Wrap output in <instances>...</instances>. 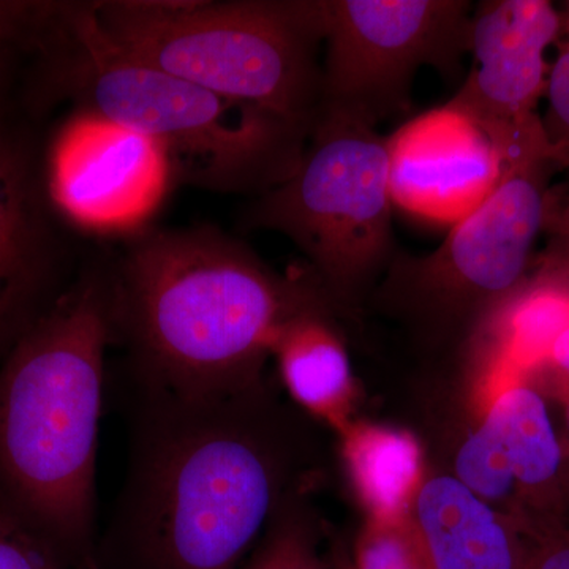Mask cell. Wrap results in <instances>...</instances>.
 <instances>
[{
  "instance_id": "9a60e30c",
  "label": "cell",
  "mask_w": 569,
  "mask_h": 569,
  "mask_svg": "<svg viewBox=\"0 0 569 569\" xmlns=\"http://www.w3.org/2000/svg\"><path fill=\"white\" fill-rule=\"evenodd\" d=\"M326 307L288 320L272 353L291 397L317 417L337 422L351 395L350 361L342 340L325 317Z\"/></svg>"
},
{
  "instance_id": "e0dca14e",
  "label": "cell",
  "mask_w": 569,
  "mask_h": 569,
  "mask_svg": "<svg viewBox=\"0 0 569 569\" xmlns=\"http://www.w3.org/2000/svg\"><path fill=\"white\" fill-rule=\"evenodd\" d=\"M568 328V291L537 288L512 302L501 316L493 365L519 376L548 365L550 350Z\"/></svg>"
},
{
  "instance_id": "603a6c76",
  "label": "cell",
  "mask_w": 569,
  "mask_h": 569,
  "mask_svg": "<svg viewBox=\"0 0 569 569\" xmlns=\"http://www.w3.org/2000/svg\"><path fill=\"white\" fill-rule=\"evenodd\" d=\"M520 569H569V535H557L531 550Z\"/></svg>"
},
{
  "instance_id": "9c48e42d",
  "label": "cell",
  "mask_w": 569,
  "mask_h": 569,
  "mask_svg": "<svg viewBox=\"0 0 569 569\" xmlns=\"http://www.w3.org/2000/svg\"><path fill=\"white\" fill-rule=\"evenodd\" d=\"M552 160L512 164L493 193L426 257L392 258L389 288L430 309L460 310L509 293L522 280L548 217Z\"/></svg>"
},
{
  "instance_id": "44dd1931",
  "label": "cell",
  "mask_w": 569,
  "mask_h": 569,
  "mask_svg": "<svg viewBox=\"0 0 569 569\" xmlns=\"http://www.w3.org/2000/svg\"><path fill=\"white\" fill-rule=\"evenodd\" d=\"M0 569H66L39 539L0 511Z\"/></svg>"
},
{
  "instance_id": "8992f818",
  "label": "cell",
  "mask_w": 569,
  "mask_h": 569,
  "mask_svg": "<svg viewBox=\"0 0 569 569\" xmlns=\"http://www.w3.org/2000/svg\"><path fill=\"white\" fill-rule=\"evenodd\" d=\"M392 206L388 137L320 111L295 173L254 198L242 224L290 239L326 295L348 296L395 258Z\"/></svg>"
},
{
  "instance_id": "ffe728a7",
  "label": "cell",
  "mask_w": 569,
  "mask_h": 569,
  "mask_svg": "<svg viewBox=\"0 0 569 569\" xmlns=\"http://www.w3.org/2000/svg\"><path fill=\"white\" fill-rule=\"evenodd\" d=\"M563 41L550 67L546 99L548 121L542 122L557 164H569V3L563 14Z\"/></svg>"
},
{
  "instance_id": "52a82bcc",
  "label": "cell",
  "mask_w": 569,
  "mask_h": 569,
  "mask_svg": "<svg viewBox=\"0 0 569 569\" xmlns=\"http://www.w3.org/2000/svg\"><path fill=\"white\" fill-rule=\"evenodd\" d=\"M325 20L320 111L367 126L410 110L422 67L459 77L470 52L467 0H321Z\"/></svg>"
},
{
  "instance_id": "4fadbf2b",
  "label": "cell",
  "mask_w": 569,
  "mask_h": 569,
  "mask_svg": "<svg viewBox=\"0 0 569 569\" xmlns=\"http://www.w3.org/2000/svg\"><path fill=\"white\" fill-rule=\"evenodd\" d=\"M415 529L436 569H520L518 533L456 477L429 479L413 501Z\"/></svg>"
},
{
  "instance_id": "7402d4cb",
  "label": "cell",
  "mask_w": 569,
  "mask_h": 569,
  "mask_svg": "<svg viewBox=\"0 0 569 569\" xmlns=\"http://www.w3.org/2000/svg\"><path fill=\"white\" fill-rule=\"evenodd\" d=\"M44 2H3L0 0V73L14 44H31L33 31L43 13Z\"/></svg>"
},
{
  "instance_id": "2e32d148",
  "label": "cell",
  "mask_w": 569,
  "mask_h": 569,
  "mask_svg": "<svg viewBox=\"0 0 569 569\" xmlns=\"http://www.w3.org/2000/svg\"><path fill=\"white\" fill-rule=\"evenodd\" d=\"M346 460L372 520L410 518L421 477V451L413 437L387 427L351 430L346 440Z\"/></svg>"
},
{
  "instance_id": "ac0fdd59",
  "label": "cell",
  "mask_w": 569,
  "mask_h": 569,
  "mask_svg": "<svg viewBox=\"0 0 569 569\" xmlns=\"http://www.w3.org/2000/svg\"><path fill=\"white\" fill-rule=\"evenodd\" d=\"M351 569H436L411 518L370 520L356 546Z\"/></svg>"
},
{
  "instance_id": "5b68a950",
  "label": "cell",
  "mask_w": 569,
  "mask_h": 569,
  "mask_svg": "<svg viewBox=\"0 0 569 569\" xmlns=\"http://www.w3.org/2000/svg\"><path fill=\"white\" fill-rule=\"evenodd\" d=\"M89 9L104 39L133 58L312 130L321 0H102Z\"/></svg>"
},
{
  "instance_id": "8fae6325",
  "label": "cell",
  "mask_w": 569,
  "mask_h": 569,
  "mask_svg": "<svg viewBox=\"0 0 569 569\" xmlns=\"http://www.w3.org/2000/svg\"><path fill=\"white\" fill-rule=\"evenodd\" d=\"M54 217L31 142L0 121V358L74 279Z\"/></svg>"
},
{
  "instance_id": "ba28073f",
  "label": "cell",
  "mask_w": 569,
  "mask_h": 569,
  "mask_svg": "<svg viewBox=\"0 0 569 569\" xmlns=\"http://www.w3.org/2000/svg\"><path fill=\"white\" fill-rule=\"evenodd\" d=\"M41 174L58 219L99 239L130 241L151 230L178 186L159 142L82 108L52 134Z\"/></svg>"
},
{
  "instance_id": "5bb4252c",
  "label": "cell",
  "mask_w": 569,
  "mask_h": 569,
  "mask_svg": "<svg viewBox=\"0 0 569 569\" xmlns=\"http://www.w3.org/2000/svg\"><path fill=\"white\" fill-rule=\"evenodd\" d=\"M482 429L515 475L519 489L545 492L563 467V449L545 399L522 376L490 369Z\"/></svg>"
},
{
  "instance_id": "3957f363",
  "label": "cell",
  "mask_w": 569,
  "mask_h": 569,
  "mask_svg": "<svg viewBox=\"0 0 569 569\" xmlns=\"http://www.w3.org/2000/svg\"><path fill=\"white\" fill-rule=\"evenodd\" d=\"M112 274L137 383L179 392L257 383L282 326L328 298L312 271L276 274L213 227L151 228L112 260Z\"/></svg>"
},
{
  "instance_id": "277c9868",
  "label": "cell",
  "mask_w": 569,
  "mask_h": 569,
  "mask_svg": "<svg viewBox=\"0 0 569 569\" xmlns=\"http://www.w3.org/2000/svg\"><path fill=\"white\" fill-rule=\"evenodd\" d=\"M31 47L44 103L70 102L152 138L178 186L257 198L301 162L309 129L133 58L104 39L89 2H48Z\"/></svg>"
},
{
  "instance_id": "7c38bea8",
  "label": "cell",
  "mask_w": 569,
  "mask_h": 569,
  "mask_svg": "<svg viewBox=\"0 0 569 569\" xmlns=\"http://www.w3.org/2000/svg\"><path fill=\"white\" fill-rule=\"evenodd\" d=\"M388 159L392 203L451 227L477 211L507 174L488 133L449 103L389 134Z\"/></svg>"
},
{
  "instance_id": "d6986e66",
  "label": "cell",
  "mask_w": 569,
  "mask_h": 569,
  "mask_svg": "<svg viewBox=\"0 0 569 569\" xmlns=\"http://www.w3.org/2000/svg\"><path fill=\"white\" fill-rule=\"evenodd\" d=\"M246 569H323L316 533L298 512L284 511Z\"/></svg>"
},
{
  "instance_id": "cb8c5ba5",
  "label": "cell",
  "mask_w": 569,
  "mask_h": 569,
  "mask_svg": "<svg viewBox=\"0 0 569 569\" xmlns=\"http://www.w3.org/2000/svg\"><path fill=\"white\" fill-rule=\"evenodd\" d=\"M568 422H569V402H568Z\"/></svg>"
},
{
  "instance_id": "7a4b0ae2",
  "label": "cell",
  "mask_w": 569,
  "mask_h": 569,
  "mask_svg": "<svg viewBox=\"0 0 569 569\" xmlns=\"http://www.w3.org/2000/svg\"><path fill=\"white\" fill-rule=\"evenodd\" d=\"M116 339L112 260L97 258L0 361V511L66 569L97 568V447Z\"/></svg>"
},
{
  "instance_id": "30bf717a",
  "label": "cell",
  "mask_w": 569,
  "mask_h": 569,
  "mask_svg": "<svg viewBox=\"0 0 569 569\" xmlns=\"http://www.w3.org/2000/svg\"><path fill=\"white\" fill-rule=\"evenodd\" d=\"M563 32L548 0H489L473 9V69L449 104L488 133L508 167L553 160L537 108L546 96V52Z\"/></svg>"
},
{
  "instance_id": "6da1fadb",
  "label": "cell",
  "mask_w": 569,
  "mask_h": 569,
  "mask_svg": "<svg viewBox=\"0 0 569 569\" xmlns=\"http://www.w3.org/2000/svg\"><path fill=\"white\" fill-rule=\"evenodd\" d=\"M138 383L129 470L104 556L122 569H236L287 479V448L254 395Z\"/></svg>"
}]
</instances>
